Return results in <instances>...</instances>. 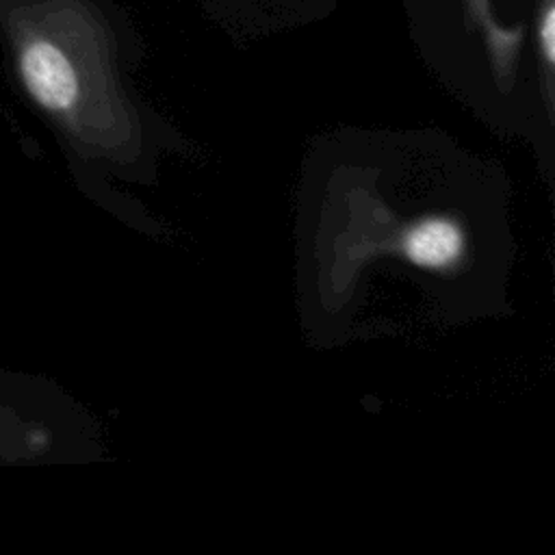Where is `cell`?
I'll use <instances>...</instances> for the list:
<instances>
[{"label":"cell","instance_id":"cell-1","mask_svg":"<svg viewBox=\"0 0 555 555\" xmlns=\"http://www.w3.org/2000/svg\"><path fill=\"white\" fill-rule=\"evenodd\" d=\"M0 48L24 100L76 147L117 126L113 35L93 0H0Z\"/></svg>","mask_w":555,"mask_h":555},{"label":"cell","instance_id":"cell-2","mask_svg":"<svg viewBox=\"0 0 555 555\" xmlns=\"http://www.w3.org/2000/svg\"><path fill=\"white\" fill-rule=\"evenodd\" d=\"M72 416L52 384L0 369V468L56 462L72 449Z\"/></svg>","mask_w":555,"mask_h":555},{"label":"cell","instance_id":"cell-3","mask_svg":"<svg viewBox=\"0 0 555 555\" xmlns=\"http://www.w3.org/2000/svg\"><path fill=\"white\" fill-rule=\"evenodd\" d=\"M405 258L427 271H449L466 249V236L460 223L444 217H427L403 234Z\"/></svg>","mask_w":555,"mask_h":555},{"label":"cell","instance_id":"cell-4","mask_svg":"<svg viewBox=\"0 0 555 555\" xmlns=\"http://www.w3.org/2000/svg\"><path fill=\"white\" fill-rule=\"evenodd\" d=\"M464 22L486 41L492 67L499 78H509L516 54L525 39V26H505L492 11V0H462Z\"/></svg>","mask_w":555,"mask_h":555},{"label":"cell","instance_id":"cell-5","mask_svg":"<svg viewBox=\"0 0 555 555\" xmlns=\"http://www.w3.org/2000/svg\"><path fill=\"white\" fill-rule=\"evenodd\" d=\"M535 41H538V56L544 67L546 85L551 93L553 69H555V0H538Z\"/></svg>","mask_w":555,"mask_h":555}]
</instances>
